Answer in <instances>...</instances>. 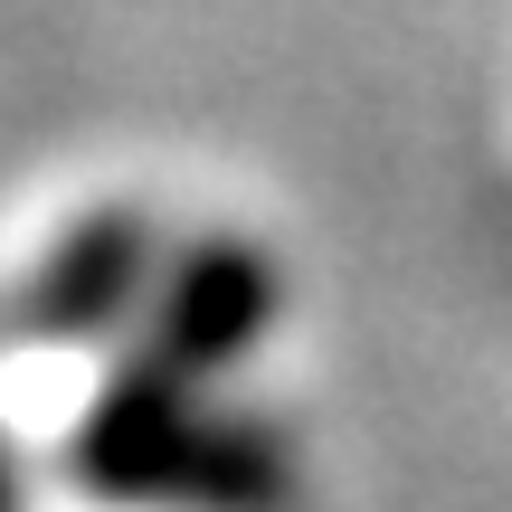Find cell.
Returning a JSON list of instances; mask_svg holds the SVG:
<instances>
[{
	"instance_id": "cell-1",
	"label": "cell",
	"mask_w": 512,
	"mask_h": 512,
	"mask_svg": "<svg viewBox=\"0 0 512 512\" xmlns=\"http://www.w3.org/2000/svg\"><path fill=\"white\" fill-rule=\"evenodd\" d=\"M503 143H512V114H503Z\"/></svg>"
}]
</instances>
